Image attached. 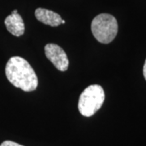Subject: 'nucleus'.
<instances>
[{"instance_id":"nucleus-1","label":"nucleus","mask_w":146,"mask_h":146,"mask_svg":"<svg viewBox=\"0 0 146 146\" xmlns=\"http://www.w3.org/2000/svg\"><path fill=\"white\" fill-rule=\"evenodd\" d=\"M6 76L15 87L25 92L36 90L38 79L30 64L23 58L11 57L7 61L5 68Z\"/></svg>"},{"instance_id":"nucleus-2","label":"nucleus","mask_w":146,"mask_h":146,"mask_svg":"<svg viewBox=\"0 0 146 146\" xmlns=\"http://www.w3.org/2000/svg\"><path fill=\"white\" fill-rule=\"evenodd\" d=\"M91 31L96 40L102 44H109L118 33V22L115 16L106 13L95 16L91 23Z\"/></svg>"},{"instance_id":"nucleus-3","label":"nucleus","mask_w":146,"mask_h":146,"mask_svg":"<svg viewBox=\"0 0 146 146\" xmlns=\"http://www.w3.org/2000/svg\"><path fill=\"white\" fill-rule=\"evenodd\" d=\"M105 100L104 90L98 84L88 86L81 93L78 102V110L83 116L90 117L102 107Z\"/></svg>"},{"instance_id":"nucleus-4","label":"nucleus","mask_w":146,"mask_h":146,"mask_svg":"<svg viewBox=\"0 0 146 146\" xmlns=\"http://www.w3.org/2000/svg\"><path fill=\"white\" fill-rule=\"evenodd\" d=\"M45 54L46 58L54 64L58 70L65 72L68 68V56L65 51L56 44H47L45 46Z\"/></svg>"},{"instance_id":"nucleus-5","label":"nucleus","mask_w":146,"mask_h":146,"mask_svg":"<svg viewBox=\"0 0 146 146\" xmlns=\"http://www.w3.org/2000/svg\"><path fill=\"white\" fill-rule=\"evenodd\" d=\"M5 25L7 29L12 35L21 36L25 33V24L21 15L18 14L17 10H14L11 14L7 16L5 19Z\"/></svg>"},{"instance_id":"nucleus-6","label":"nucleus","mask_w":146,"mask_h":146,"mask_svg":"<svg viewBox=\"0 0 146 146\" xmlns=\"http://www.w3.org/2000/svg\"><path fill=\"white\" fill-rule=\"evenodd\" d=\"M35 16L40 22L52 27L58 26L62 21L60 15L45 8H37L35 11Z\"/></svg>"},{"instance_id":"nucleus-7","label":"nucleus","mask_w":146,"mask_h":146,"mask_svg":"<svg viewBox=\"0 0 146 146\" xmlns=\"http://www.w3.org/2000/svg\"><path fill=\"white\" fill-rule=\"evenodd\" d=\"M0 146H23L21 145H19V144H17L16 142H14V141H3Z\"/></svg>"},{"instance_id":"nucleus-8","label":"nucleus","mask_w":146,"mask_h":146,"mask_svg":"<svg viewBox=\"0 0 146 146\" xmlns=\"http://www.w3.org/2000/svg\"><path fill=\"white\" fill-rule=\"evenodd\" d=\"M143 74H144V77L146 80V60L145 62V65H144V68H143Z\"/></svg>"},{"instance_id":"nucleus-9","label":"nucleus","mask_w":146,"mask_h":146,"mask_svg":"<svg viewBox=\"0 0 146 146\" xmlns=\"http://www.w3.org/2000/svg\"><path fill=\"white\" fill-rule=\"evenodd\" d=\"M61 24H65V21H64V20H62V21H61Z\"/></svg>"}]
</instances>
